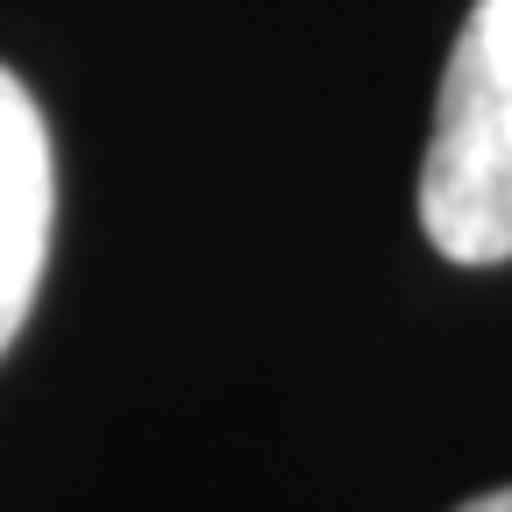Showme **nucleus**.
<instances>
[{
    "label": "nucleus",
    "mask_w": 512,
    "mask_h": 512,
    "mask_svg": "<svg viewBox=\"0 0 512 512\" xmlns=\"http://www.w3.org/2000/svg\"><path fill=\"white\" fill-rule=\"evenodd\" d=\"M420 228L448 264L512 256V0H477L441 72Z\"/></svg>",
    "instance_id": "1"
},
{
    "label": "nucleus",
    "mask_w": 512,
    "mask_h": 512,
    "mask_svg": "<svg viewBox=\"0 0 512 512\" xmlns=\"http://www.w3.org/2000/svg\"><path fill=\"white\" fill-rule=\"evenodd\" d=\"M456 512H512V484H505V491H484V498H470V505H456Z\"/></svg>",
    "instance_id": "3"
},
{
    "label": "nucleus",
    "mask_w": 512,
    "mask_h": 512,
    "mask_svg": "<svg viewBox=\"0 0 512 512\" xmlns=\"http://www.w3.org/2000/svg\"><path fill=\"white\" fill-rule=\"evenodd\" d=\"M50 221H57L50 128L29 86L0 64V356L36 306V285L50 264Z\"/></svg>",
    "instance_id": "2"
}]
</instances>
